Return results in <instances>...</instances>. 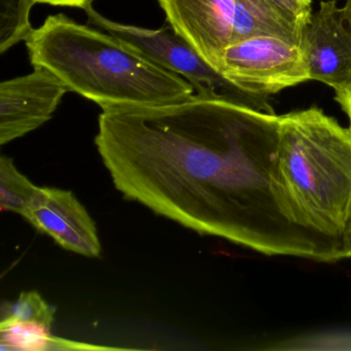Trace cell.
<instances>
[{"instance_id": "cell-6", "label": "cell", "mask_w": 351, "mask_h": 351, "mask_svg": "<svg viewBox=\"0 0 351 351\" xmlns=\"http://www.w3.org/2000/svg\"><path fill=\"white\" fill-rule=\"evenodd\" d=\"M69 88L44 67L0 84V145L20 138L52 119Z\"/></svg>"}, {"instance_id": "cell-1", "label": "cell", "mask_w": 351, "mask_h": 351, "mask_svg": "<svg viewBox=\"0 0 351 351\" xmlns=\"http://www.w3.org/2000/svg\"><path fill=\"white\" fill-rule=\"evenodd\" d=\"M279 116L223 99L102 110L95 145L119 192L201 235L317 263L345 250L298 225L277 166Z\"/></svg>"}, {"instance_id": "cell-18", "label": "cell", "mask_w": 351, "mask_h": 351, "mask_svg": "<svg viewBox=\"0 0 351 351\" xmlns=\"http://www.w3.org/2000/svg\"><path fill=\"white\" fill-rule=\"evenodd\" d=\"M343 12H344L345 18L349 25L351 26V0H345V5L343 7Z\"/></svg>"}, {"instance_id": "cell-16", "label": "cell", "mask_w": 351, "mask_h": 351, "mask_svg": "<svg viewBox=\"0 0 351 351\" xmlns=\"http://www.w3.org/2000/svg\"><path fill=\"white\" fill-rule=\"evenodd\" d=\"M335 101L339 104L348 120V127L351 129V84L344 89L335 92Z\"/></svg>"}, {"instance_id": "cell-4", "label": "cell", "mask_w": 351, "mask_h": 351, "mask_svg": "<svg viewBox=\"0 0 351 351\" xmlns=\"http://www.w3.org/2000/svg\"><path fill=\"white\" fill-rule=\"evenodd\" d=\"M85 12L88 25L108 32L161 66L182 75L193 86L197 97L229 100L275 114L270 104L252 97L215 71L169 24L157 30L147 29L112 21L97 13L93 7Z\"/></svg>"}, {"instance_id": "cell-15", "label": "cell", "mask_w": 351, "mask_h": 351, "mask_svg": "<svg viewBox=\"0 0 351 351\" xmlns=\"http://www.w3.org/2000/svg\"><path fill=\"white\" fill-rule=\"evenodd\" d=\"M273 11L295 24L300 29L309 23L312 17V0H261Z\"/></svg>"}, {"instance_id": "cell-3", "label": "cell", "mask_w": 351, "mask_h": 351, "mask_svg": "<svg viewBox=\"0 0 351 351\" xmlns=\"http://www.w3.org/2000/svg\"><path fill=\"white\" fill-rule=\"evenodd\" d=\"M277 166L298 225L345 250L351 217V129L318 108L279 116Z\"/></svg>"}, {"instance_id": "cell-9", "label": "cell", "mask_w": 351, "mask_h": 351, "mask_svg": "<svg viewBox=\"0 0 351 351\" xmlns=\"http://www.w3.org/2000/svg\"><path fill=\"white\" fill-rule=\"evenodd\" d=\"M23 217L69 252L88 258L101 254L95 223L71 191L40 188Z\"/></svg>"}, {"instance_id": "cell-19", "label": "cell", "mask_w": 351, "mask_h": 351, "mask_svg": "<svg viewBox=\"0 0 351 351\" xmlns=\"http://www.w3.org/2000/svg\"><path fill=\"white\" fill-rule=\"evenodd\" d=\"M345 252H346V258L351 260V232H349L345 240Z\"/></svg>"}, {"instance_id": "cell-10", "label": "cell", "mask_w": 351, "mask_h": 351, "mask_svg": "<svg viewBox=\"0 0 351 351\" xmlns=\"http://www.w3.org/2000/svg\"><path fill=\"white\" fill-rule=\"evenodd\" d=\"M302 34L303 30L261 0H235L230 45L256 36H275L300 44Z\"/></svg>"}, {"instance_id": "cell-12", "label": "cell", "mask_w": 351, "mask_h": 351, "mask_svg": "<svg viewBox=\"0 0 351 351\" xmlns=\"http://www.w3.org/2000/svg\"><path fill=\"white\" fill-rule=\"evenodd\" d=\"M40 186L32 184L16 168L13 159L0 158V207L24 217L40 193Z\"/></svg>"}, {"instance_id": "cell-8", "label": "cell", "mask_w": 351, "mask_h": 351, "mask_svg": "<svg viewBox=\"0 0 351 351\" xmlns=\"http://www.w3.org/2000/svg\"><path fill=\"white\" fill-rule=\"evenodd\" d=\"M167 23L221 73L231 44L235 0H158Z\"/></svg>"}, {"instance_id": "cell-20", "label": "cell", "mask_w": 351, "mask_h": 351, "mask_svg": "<svg viewBox=\"0 0 351 351\" xmlns=\"http://www.w3.org/2000/svg\"><path fill=\"white\" fill-rule=\"evenodd\" d=\"M349 232H351V217H350V223H349V229H348V233ZM347 233V234H348Z\"/></svg>"}, {"instance_id": "cell-11", "label": "cell", "mask_w": 351, "mask_h": 351, "mask_svg": "<svg viewBox=\"0 0 351 351\" xmlns=\"http://www.w3.org/2000/svg\"><path fill=\"white\" fill-rule=\"evenodd\" d=\"M51 326L29 320H5L0 322L1 350H71L101 347L82 344L54 336Z\"/></svg>"}, {"instance_id": "cell-5", "label": "cell", "mask_w": 351, "mask_h": 351, "mask_svg": "<svg viewBox=\"0 0 351 351\" xmlns=\"http://www.w3.org/2000/svg\"><path fill=\"white\" fill-rule=\"evenodd\" d=\"M221 75L256 99L311 81L300 44L275 36H256L230 45Z\"/></svg>"}, {"instance_id": "cell-17", "label": "cell", "mask_w": 351, "mask_h": 351, "mask_svg": "<svg viewBox=\"0 0 351 351\" xmlns=\"http://www.w3.org/2000/svg\"><path fill=\"white\" fill-rule=\"evenodd\" d=\"M36 3H45V5H55V7L77 8V9L86 10L92 7L94 0H34Z\"/></svg>"}, {"instance_id": "cell-14", "label": "cell", "mask_w": 351, "mask_h": 351, "mask_svg": "<svg viewBox=\"0 0 351 351\" xmlns=\"http://www.w3.org/2000/svg\"><path fill=\"white\" fill-rule=\"evenodd\" d=\"M54 314V308L38 291H32L22 293L15 303L3 307L1 319L38 322L52 328Z\"/></svg>"}, {"instance_id": "cell-2", "label": "cell", "mask_w": 351, "mask_h": 351, "mask_svg": "<svg viewBox=\"0 0 351 351\" xmlns=\"http://www.w3.org/2000/svg\"><path fill=\"white\" fill-rule=\"evenodd\" d=\"M25 43L34 67L48 69L69 91L102 110L167 106L196 95L182 75L108 32L63 14L49 16Z\"/></svg>"}, {"instance_id": "cell-7", "label": "cell", "mask_w": 351, "mask_h": 351, "mask_svg": "<svg viewBox=\"0 0 351 351\" xmlns=\"http://www.w3.org/2000/svg\"><path fill=\"white\" fill-rule=\"evenodd\" d=\"M311 81L340 91L351 84V26L336 0H324L300 43Z\"/></svg>"}, {"instance_id": "cell-13", "label": "cell", "mask_w": 351, "mask_h": 351, "mask_svg": "<svg viewBox=\"0 0 351 351\" xmlns=\"http://www.w3.org/2000/svg\"><path fill=\"white\" fill-rule=\"evenodd\" d=\"M34 0H0V52L26 42L34 28L29 16Z\"/></svg>"}]
</instances>
